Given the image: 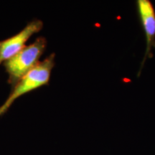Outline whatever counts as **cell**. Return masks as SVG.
Returning a JSON list of instances; mask_svg holds the SVG:
<instances>
[{"label":"cell","mask_w":155,"mask_h":155,"mask_svg":"<svg viewBox=\"0 0 155 155\" xmlns=\"http://www.w3.org/2000/svg\"><path fill=\"white\" fill-rule=\"evenodd\" d=\"M47 46V40L39 37L34 42L25 46L18 53L3 63L8 73V83L14 86L21 78L32 70L40 63L41 57Z\"/></svg>","instance_id":"7a4b0ae2"},{"label":"cell","mask_w":155,"mask_h":155,"mask_svg":"<svg viewBox=\"0 0 155 155\" xmlns=\"http://www.w3.org/2000/svg\"><path fill=\"white\" fill-rule=\"evenodd\" d=\"M55 53L50 54L17 81L8 98L0 106V116L7 113L15 101L19 97L48 84L52 70L55 66Z\"/></svg>","instance_id":"6da1fadb"},{"label":"cell","mask_w":155,"mask_h":155,"mask_svg":"<svg viewBox=\"0 0 155 155\" xmlns=\"http://www.w3.org/2000/svg\"><path fill=\"white\" fill-rule=\"evenodd\" d=\"M137 12L146 40V50L139 75L147 58H152V49L155 48V9L150 0L136 1Z\"/></svg>","instance_id":"3957f363"},{"label":"cell","mask_w":155,"mask_h":155,"mask_svg":"<svg viewBox=\"0 0 155 155\" xmlns=\"http://www.w3.org/2000/svg\"><path fill=\"white\" fill-rule=\"evenodd\" d=\"M43 22L40 19H33L24 29L15 35L0 41V65L18 53L32 35L40 32Z\"/></svg>","instance_id":"277c9868"}]
</instances>
